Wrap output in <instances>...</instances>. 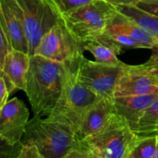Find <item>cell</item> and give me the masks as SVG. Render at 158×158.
Wrapping results in <instances>:
<instances>
[{
    "label": "cell",
    "mask_w": 158,
    "mask_h": 158,
    "mask_svg": "<svg viewBox=\"0 0 158 158\" xmlns=\"http://www.w3.org/2000/svg\"><path fill=\"white\" fill-rule=\"evenodd\" d=\"M0 27L10 40L12 48L29 55V48L24 27L8 0H0Z\"/></svg>",
    "instance_id": "13"
},
{
    "label": "cell",
    "mask_w": 158,
    "mask_h": 158,
    "mask_svg": "<svg viewBox=\"0 0 158 158\" xmlns=\"http://www.w3.org/2000/svg\"><path fill=\"white\" fill-rule=\"evenodd\" d=\"M16 158H43L36 145L32 142L22 143Z\"/></svg>",
    "instance_id": "23"
},
{
    "label": "cell",
    "mask_w": 158,
    "mask_h": 158,
    "mask_svg": "<svg viewBox=\"0 0 158 158\" xmlns=\"http://www.w3.org/2000/svg\"><path fill=\"white\" fill-rule=\"evenodd\" d=\"M156 93H158L157 80L142 69L140 65L127 64L117 82L114 98Z\"/></svg>",
    "instance_id": "10"
},
{
    "label": "cell",
    "mask_w": 158,
    "mask_h": 158,
    "mask_svg": "<svg viewBox=\"0 0 158 158\" xmlns=\"http://www.w3.org/2000/svg\"><path fill=\"white\" fill-rule=\"evenodd\" d=\"M93 1L94 0H49L60 15L85 6Z\"/></svg>",
    "instance_id": "21"
},
{
    "label": "cell",
    "mask_w": 158,
    "mask_h": 158,
    "mask_svg": "<svg viewBox=\"0 0 158 158\" xmlns=\"http://www.w3.org/2000/svg\"><path fill=\"white\" fill-rule=\"evenodd\" d=\"M8 2L23 23L31 56L43 35L60 21V14L49 0H8Z\"/></svg>",
    "instance_id": "6"
},
{
    "label": "cell",
    "mask_w": 158,
    "mask_h": 158,
    "mask_svg": "<svg viewBox=\"0 0 158 158\" xmlns=\"http://www.w3.org/2000/svg\"><path fill=\"white\" fill-rule=\"evenodd\" d=\"M126 63L110 65L92 61L81 56L79 59L78 75L80 81L101 98L114 100V92Z\"/></svg>",
    "instance_id": "7"
},
{
    "label": "cell",
    "mask_w": 158,
    "mask_h": 158,
    "mask_svg": "<svg viewBox=\"0 0 158 158\" xmlns=\"http://www.w3.org/2000/svg\"><path fill=\"white\" fill-rule=\"evenodd\" d=\"M107 29L114 32H121L128 35L136 42L143 45L146 49H152L153 48L158 46V40L157 39L150 35L135 22L120 12Z\"/></svg>",
    "instance_id": "16"
},
{
    "label": "cell",
    "mask_w": 158,
    "mask_h": 158,
    "mask_svg": "<svg viewBox=\"0 0 158 158\" xmlns=\"http://www.w3.org/2000/svg\"><path fill=\"white\" fill-rule=\"evenodd\" d=\"M119 14L115 6L104 0H94L60 15V20L82 43L103 35Z\"/></svg>",
    "instance_id": "4"
},
{
    "label": "cell",
    "mask_w": 158,
    "mask_h": 158,
    "mask_svg": "<svg viewBox=\"0 0 158 158\" xmlns=\"http://www.w3.org/2000/svg\"><path fill=\"white\" fill-rule=\"evenodd\" d=\"M157 99L158 93L120 97L114 99V104L117 114L126 120L133 131L144 111Z\"/></svg>",
    "instance_id": "14"
},
{
    "label": "cell",
    "mask_w": 158,
    "mask_h": 158,
    "mask_svg": "<svg viewBox=\"0 0 158 158\" xmlns=\"http://www.w3.org/2000/svg\"><path fill=\"white\" fill-rule=\"evenodd\" d=\"M81 56L66 62V71L63 91L56 106L49 116L65 120L72 125L76 132L86 111L103 99L80 81L78 63Z\"/></svg>",
    "instance_id": "3"
},
{
    "label": "cell",
    "mask_w": 158,
    "mask_h": 158,
    "mask_svg": "<svg viewBox=\"0 0 158 158\" xmlns=\"http://www.w3.org/2000/svg\"><path fill=\"white\" fill-rule=\"evenodd\" d=\"M66 71V63L31 56L25 93L34 115L44 117L52 114L63 91Z\"/></svg>",
    "instance_id": "1"
},
{
    "label": "cell",
    "mask_w": 158,
    "mask_h": 158,
    "mask_svg": "<svg viewBox=\"0 0 158 158\" xmlns=\"http://www.w3.org/2000/svg\"><path fill=\"white\" fill-rule=\"evenodd\" d=\"M83 49L84 51L91 52L96 61L99 63L110 65H121L123 63L117 58L123 47L108 38L104 33L83 43Z\"/></svg>",
    "instance_id": "15"
},
{
    "label": "cell",
    "mask_w": 158,
    "mask_h": 158,
    "mask_svg": "<svg viewBox=\"0 0 158 158\" xmlns=\"http://www.w3.org/2000/svg\"><path fill=\"white\" fill-rule=\"evenodd\" d=\"M65 158H100L93 151L81 144L79 148L71 151Z\"/></svg>",
    "instance_id": "25"
},
{
    "label": "cell",
    "mask_w": 158,
    "mask_h": 158,
    "mask_svg": "<svg viewBox=\"0 0 158 158\" xmlns=\"http://www.w3.org/2000/svg\"><path fill=\"white\" fill-rule=\"evenodd\" d=\"M139 2L148 3V4H158V0H139Z\"/></svg>",
    "instance_id": "29"
},
{
    "label": "cell",
    "mask_w": 158,
    "mask_h": 158,
    "mask_svg": "<svg viewBox=\"0 0 158 158\" xmlns=\"http://www.w3.org/2000/svg\"><path fill=\"white\" fill-rule=\"evenodd\" d=\"M29 111L17 97L0 109V137L8 146L14 147L23 140L29 123Z\"/></svg>",
    "instance_id": "9"
},
{
    "label": "cell",
    "mask_w": 158,
    "mask_h": 158,
    "mask_svg": "<svg viewBox=\"0 0 158 158\" xmlns=\"http://www.w3.org/2000/svg\"><path fill=\"white\" fill-rule=\"evenodd\" d=\"M152 55L146 63L140 64V67L144 69L151 77L158 81V46L153 48Z\"/></svg>",
    "instance_id": "22"
},
{
    "label": "cell",
    "mask_w": 158,
    "mask_h": 158,
    "mask_svg": "<svg viewBox=\"0 0 158 158\" xmlns=\"http://www.w3.org/2000/svg\"><path fill=\"white\" fill-rule=\"evenodd\" d=\"M104 1L115 6H136L139 2V0H104Z\"/></svg>",
    "instance_id": "28"
},
{
    "label": "cell",
    "mask_w": 158,
    "mask_h": 158,
    "mask_svg": "<svg viewBox=\"0 0 158 158\" xmlns=\"http://www.w3.org/2000/svg\"><path fill=\"white\" fill-rule=\"evenodd\" d=\"M105 35L115 42L116 43L121 46L123 48H130V49H146L143 45L137 43L135 40L131 39L128 35L125 34L121 33V32H114V31H110L106 29V32H104Z\"/></svg>",
    "instance_id": "20"
},
{
    "label": "cell",
    "mask_w": 158,
    "mask_h": 158,
    "mask_svg": "<svg viewBox=\"0 0 158 158\" xmlns=\"http://www.w3.org/2000/svg\"><path fill=\"white\" fill-rule=\"evenodd\" d=\"M157 137H140L131 151L129 158H155Z\"/></svg>",
    "instance_id": "19"
},
{
    "label": "cell",
    "mask_w": 158,
    "mask_h": 158,
    "mask_svg": "<svg viewBox=\"0 0 158 158\" xmlns=\"http://www.w3.org/2000/svg\"><path fill=\"white\" fill-rule=\"evenodd\" d=\"M156 137H157V151H156L155 158H158V135L156 136Z\"/></svg>",
    "instance_id": "30"
},
{
    "label": "cell",
    "mask_w": 158,
    "mask_h": 158,
    "mask_svg": "<svg viewBox=\"0 0 158 158\" xmlns=\"http://www.w3.org/2000/svg\"><path fill=\"white\" fill-rule=\"evenodd\" d=\"M83 43L79 42L60 20L43 35L33 55L66 63L83 55Z\"/></svg>",
    "instance_id": "8"
},
{
    "label": "cell",
    "mask_w": 158,
    "mask_h": 158,
    "mask_svg": "<svg viewBox=\"0 0 158 158\" xmlns=\"http://www.w3.org/2000/svg\"><path fill=\"white\" fill-rule=\"evenodd\" d=\"M139 139L117 113L103 131L80 143L100 158H129Z\"/></svg>",
    "instance_id": "5"
},
{
    "label": "cell",
    "mask_w": 158,
    "mask_h": 158,
    "mask_svg": "<svg viewBox=\"0 0 158 158\" xmlns=\"http://www.w3.org/2000/svg\"><path fill=\"white\" fill-rule=\"evenodd\" d=\"M10 94L6 80L4 77L0 76V109L9 101L8 98Z\"/></svg>",
    "instance_id": "26"
},
{
    "label": "cell",
    "mask_w": 158,
    "mask_h": 158,
    "mask_svg": "<svg viewBox=\"0 0 158 158\" xmlns=\"http://www.w3.org/2000/svg\"><path fill=\"white\" fill-rule=\"evenodd\" d=\"M32 142L43 158H65L81 146L77 132L67 121L53 117L35 116L26 127L23 143Z\"/></svg>",
    "instance_id": "2"
},
{
    "label": "cell",
    "mask_w": 158,
    "mask_h": 158,
    "mask_svg": "<svg viewBox=\"0 0 158 158\" xmlns=\"http://www.w3.org/2000/svg\"><path fill=\"white\" fill-rule=\"evenodd\" d=\"M29 66L30 56L28 53L13 49L6 56L0 68V76L5 78L10 93L15 89L26 91Z\"/></svg>",
    "instance_id": "12"
},
{
    "label": "cell",
    "mask_w": 158,
    "mask_h": 158,
    "mask_svg": "<svg viewBox=\"0 0 158 158\" xmlns=\"http://www.w3.org/2000/svg\"><path fill=\"white\" fill-rule=\"evenodd\" d=\"M117 113L114 100L102 99L95 103L83 117L77 132L79 140L82 141L103 131Z\"/></svg>",
    "instance_id": "11"
},
{
    "label": "cell",
    "mask_w": 158,
    "mask_h": 158,
    "mask_svg": "<svg viewBox=\"0 0 158 158\" xmlns=\"http://www.w3.org/2000/svg\"><path fill=\"white\" fill-rule=\"evenodd\" d=\"M133 132L140 137L158 135V99L144 111Z\"/></svg>",
    "instance_id": "18"
},
{
    "label": "cell",
    "mask_w": 158,
    "mask_h": 158,
    "mask_svg": "<svg viewBox=\"0 0 158 158\" xmlns=\"http://www.w3.org/2000/svg\"><path fill=\"white\" fill-rule=\"evenodd\" d=\"M140 9L158 16V4H148V3L138 2L137 5Z\"/></svg>",
    "instance_id": "27"
},
{
    "label": "cell",
    "mask_w": 158,
    "mask_h": 158,
    "mask_svg": "<svg viewBox=\"0 0 158 158\" xmlns=\"http://www.w3.org/2000/svg\"><path fill=\"white\" fill-rule=\"evenodd\" d=\"M120 13L131 19L150 35L158 40V16L149 13L137 6H116Z\"/></svg>",
    "instance_id": "17"
},
{
    "label": "cell",
    "mask_w": 158,
    "mask_h": 158,
    "mask_svg": "<svg viewBox=\"0 0 158 158\" xmlns=\"http://www.w3.org/2000/svg\"><path fill=\"white\" fill-rule=\"evenodd\" d=\"M13 49L10 40L3 29L0 27V68L3 66L6 56Z\"/></svg>",
    "instance_id": "24"
}]
</instances>
